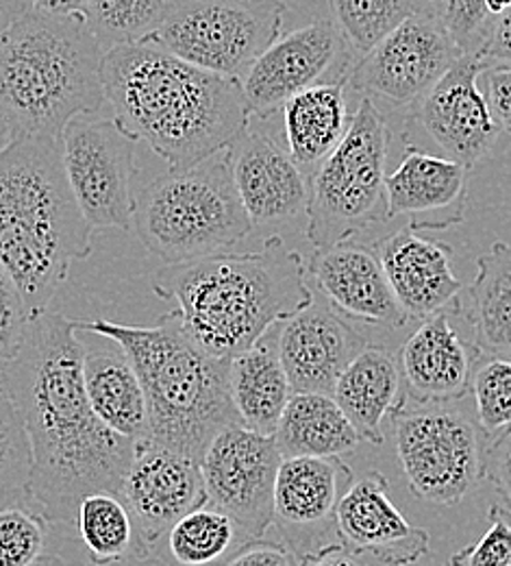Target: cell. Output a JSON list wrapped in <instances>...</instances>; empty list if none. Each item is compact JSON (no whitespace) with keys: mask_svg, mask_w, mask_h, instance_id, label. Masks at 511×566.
<instances>
[{"mask_svg":"<svg viewBox=\"0 0 511 566\" xmlns=\"http://www.w3.org/2000/svg\"><path fill=\"white\" fill-rule=\"evenodd\" d=\"M365 345L364 336L316 292L307 307L279 323V355L292 392L331 395L342 370Z\"/></svg>","mask_w":511,"mask_h":566,"instance_id":"ffe728a7","label":"cell"},{"mask_svg":"<svg viewBox=\"0 0 511 566\" xmlns=\"http://www.w3.org/2000/svg\"><path fill=\"white\" fill-rule=\"evenodd\" d=\"M464 53L425 11L412 13L347 72V83L365 98L414 107Z\"/></svg>","mask_w":511,"mask_h":566,"instance_id":"4fadbf2b","label":"cell"},{"mask_svg":"<svg viewBox=\"0 0 511 566\" xmlns=\"http://www.w3.org/2000/svg\"><path fill=\"white\" fill-rule=\"evenodd\" d=\"M486 78V101L490 105L492 118L501 132L511 136V66L494 64L483 71Z\"/></svg>","mask_w":511,"mask_h":566,"instance_id":"b9f144b4","label":"cell"},{"mask_svg":"<svg viewBox=\"0 0 511 566\" xmlns=\"http://www.w3.org/2000/svg\"><path fill=\"white\" fill-rule=\"evenodd\" d=\"M150 287L159 298L174 301L183 332L222 359L251 349L273 325L313 298L302 255L281 235L266 238L255 253L224 251L166 264Z\"/></svg>","mask_w":511,"mask_h":566,"instance_id":"3957f363","label":"cell"},{"mask_svg":"<svg viewBox=\"0 0 511 566\" xmlns=\"http://www.w3.org/2000/svg\"><path fill=\"white\" fill-rule=\"evenodd\" d=\"M351 69V46L331 20L279 35L242 76L251 118H268L305 90Z\"/></svg>","mask_w":511,"mask_h":566,"instance_id":"5bb4252c","label":"cell"},{"mask_svg":"<svg viewBox=\"0 0 511 566\" xmlns=\"http://www.w3.org/2000/svg\"><path fill=\"white\" fill-rule=\"evenodd\" d=\"M450 566H511V510L494 503L488 510V530L472 545L455 552Z\"/></svg>","mask_w":511,"mask_h":566,"instance_id":"f35d334b","label":"cell"},{"mask_svg":"<svg viewBox=\"0 0 511 566\" xmlns=\"http://www.w3.org/2000/svg\"><path fill=\"white\" fill-rule=\"evenodd\" d=\"M486 478L511 510V433L494 438L486 449Z\"/></svg>","mask_w":511,"mask_h":566,"instance_id":"7bdbcfd3","label":"cell"},{"mask_svg":"<svg viewBox=\"0 0 511 566\" xmlns=\"http://www.w3.org/2000/svg\"><path fill=\"white\" fill-rule=\"evenodd\" d=\"M105 46L85 15L31 9L0 38V116L13 136L62 140L66 125L103 109Z\"/></svg>","mask_w":511,"mask_h":566,"instance_id":"8992f818","label":"cell"},{"mask_svg":"<svg viewBox=\"0 0 511 566\" xmlns=\"http://www.w3.org/2000/svg\"><path fill=\"white\" fill-rule=\"evenodd\" d=\"M479 354L450 325V314L420 321L396 355L407 397L423 406L461 401L470 392Z\"/></svg>","mask_w":511,"mask_h":566,"instance_id":"cb8c5ba5","label":"cell"},{"mask_svg":"<svg viewBox=\"0 0 511 566\" xmlns=\"http://www.w3.org/2000/svg\"><path fill=\"white\" fill-rule=\"evenodd\" d=\"M87 566H179L174 565L170 558H161V556H155L152 549L147 554H131L123 560H116V563H109V565H94L89 563Z\"/></svg>","mask_w":511,"mask_h":566,"instance_id":"c3c4849f","label":"cell"},{"mask_svg":"<svg viewBox=\"0 0 511 566\" xmlns=\"http://www.w3.org/2000/svg\"><path fill=\"white\" fill-rule=\"evenodd\" d=\"M300 566H364L360 556L353 554L342 541L329 543L300 558Z\"/></svg>","mask_w":511,"mask_h":566,"instance_id":"f6af8a7d","label":"cell"},{"mask_svg":"<svg viewBox=\"0 0 511 566\" xmlns=\"http://www.w3.org/2000/svg\"><path fill=\"white\" fill-rule=\"evenodd\" d=\"M461 307L475 332V347L486 355H511V244L494 242L477 260V275Z\"/></svg>","mask_w":511,"mask_h":566,"instance_id":"f546056e","label":"cell"},{"mask_svg":"<svg viewBox=\"0 0 511 566\" xmlns=\"http://www.w3.org/2000/svg\"><path fill=\"white\" fill-rule=\"evenodd\" d=\"M0 388L31 447V501L49 525H76L81 499L120 495L136 440L103 423L83 384V340L73 318L44 312L26 327L15 357L0 361Z\"/></svg>","mask_w":511,"mask_h":566,"instance_id":"6da1fadb","label":"cell"},{"mask_svg":"<svg viewBox=\"0 0 511 566\" xmlns=\"http://www.w3.org/2000/svg\"><path fill=\"white\" fill-rule=\"evenodd\" d=\"M281 0H177L152 42L203 71L239 78L281 35Z\"/></svg>","mask_w":511,"mask_h":566,"instance_id":"9c48e42d","label":"cell"},{"mask_svg":"<svg viewBox=\"0 0 511 566\" xmlns=\"http://www.w3.org/2000/svg\"><path fill=\"white\" fill-rule=\"evenodd\" d=\"M470 392L479 429L488 438L511 433V355L479 354Z\"/></svg>","mask_w":511,"mask_h":566,"instance_id":"d590c367","label":"cell"},{"mask_svg":"<svg viewBox=\"0 0 511 566\" xmlns=\"http://www.w3.org/2000/svg\"><path fill=\"white\" fill-rule=\"evenodd\" d=\"M120 496L150 549L179 518L210 503L201 464L150 438L136 442Z\"/></svg>","mask_w":511,"mask_h":566,"instance_id":"e0dca14e","label":"cell"},{"mask_svg":"<svg viewBox=\"0 0 511 566\" xmlns=\"http://www.w3.org/2000/svg\"><path fill=\"white\" fill-rule=\"evenodd\" d=\"M31 501V447L22 419L0 390V510Z\"/></svg>","mask_w":511,"mask_h":566,"instance_id":"e575fe53","label":"cell"},{"mask_svg":"<svg viewBox=\"0 0 511 566\" xmlns=\"http://www.w3.org/2000/svg\"><path fill=\"white\" fill-rule=\"evenodd\" d=\"M383 271L409 321L461 314V282L453 271L450 244L418 235L414 227L374 242Z\"/></svg>","mask_w":511,"mask_h":566,"instance_id":"44dd1931","label":"cell"},{"mask_svg":"<svg viewBox=\"0 0 511 566\" xmlns=\"http://www.w3.org/2000/svg\"><path fill=\"white\" fill-rule=\"evenodd\" d=\"M251 229L233 181L228 148L185 168H168L136 199L134 231L163 264L224 253Z\"/></svg>","mask_w":511,"mask_h":566,"instance_id":"52a82bcc","label":"cell"},{"mask_svg":"<svg viewBox=\"0 0 511 566\" xmlns=\"http://www.w3.org/2000/svg\"><path fill=\"white\" fill-rule=\"evenodd\" d=\"M49 521L26 505L0 510V566H29L44 554Z\"/></svg>","mask_w":511,"mask_h":566,"instance_id":"74e56055","label":"cell"},{"mask_svg":"<svg viewBox=\"0 0 511 566\" xmlns=\"http://www.w3.org/2000/svg\"><path fill=\"white\" fill-rule=\"evenodd\" d=\"M228 159L253 227L288 220L307 208L309 181L300 164L270 134L248 125L228 146Z\"/></svg>","mask_w":511,"mask_h":566,"instance_id":"7402d4cb","label":"cell"},{"mask_svg":"<svg viewBox=\"0 0 511 566\" xmlns=\"http://www.w3.org/2000/svg\"><path fill=\"white\" fill-rule=\"evenodd\" d=\"M486 69L488 64L479 55H461L412 107L423 132L466 168L481 161L501 134L479 87Z\"/></svg>","mask_w":511,"mask_h":566,"instance_id":"9a60e30c","label":"cell"},{"mask_svg":"<svg viewBox=\"0 0 511 566\" xmlns=\"http://www.w3.org/2000/svg\"><path fill=\"white\" fill-rule=\"evenodd\" d=\"M216 566H300V558L286 543H277L259 536L237 545Z\"/></svg>","mask_w":511,"mask_h":566,"instance_id":"60d3db41","label":"cell"},{"mask_svg":"<svg viewBox=\"0 0 511 566\" xmlns=\"http://www.w3.org/2000/svg\"><path fill=\"white\" fill-rule=\"evenodd\" d=\"M390 220L407 216L409 227L450 229L464 222L468 206V168L409 144L398 168L387 175Z\"/></svg>","mask_w":511,"mask_h":566,"instance_id":"603a6c76","label":"cell"},{"mask_svg":"<svg viewBox=\"0 0 511 566\" xmlns=\"http://www.w3.org/2000/svg\"><path fill=\"white\" fill-rule=\"evenodd\" d=\"M353 484V471L340 455L284 458L275 484L273 525L298 558L329 545L338 536L336 512Z\"/></svg>","mask_w":511,"mask_h":566,"instance_id":"2e32d148","label":"cell"},{"mask_svg":"<svg viewBox=\"0 0 511 566\" xmlns=\"http://www.w3.org/2000/svg\"><path fill=\"white\" fill-rule=\"evenodd\" d=\"M29 566H71L62 556L57 554H42L38 560H33Z\"/></svg>","mask_w":511,"mask_h":566,"instance_id":"681fc988","label":"cell"},{"mask_svg":"<svg viewBox=\"0 0 511 566\" xmlns=\"http://www.w3.org/2000/svg\"><path fill=\"white\" fill-rule=\"evenodd\" d=\"M76 530L94 565H109L131 554H147L134 516L123 496L107 491L83 496L76 510Z\"/></svg>","mask_w":511,"mask_h":566,"instance_id":"4dcf8cb0","label":"cell"},{"mask_svg":"<svg viewBox=\"0 0 511 566\" xmlns=\"http://www.w3.org/2000/svg\"><path fill=\"white\" fill-rule=\"evenodd\" d=\"M483 2H486V9H488V13H490L492 18L501 15L511 4V0H483Z\"/></svg>","mask_w":511,"mask_h":566,"instance_id":"816d5d0a","label":"cell"},{"mask_svg":"<svg viewBox=\"0 0 511 566\" xmlns=\"http://www.w3.org/2000/svg\"><path fill=\"white\" fill-rule=\"evenodd\" d=\"M83 384L94 415L111 431L136 442L150 438L145 388L120 345L87 349L83 343Z\"/></svg>","mask_w":511,"mask_h":566,"instance_id":"4316f807","label":"cell"},{"mask_svg":"<svg viewBox=\"0 0 511 566\" xmlns=\"http://www.w3.org/2000/svg\"><path fill=\"white\" fill-rule=\"evenodd\" d=\"M100 74L114 118L170 168L226 150L253 120L239 78L196 69L152 40L107 49Z\"/></svg>","mask_w":511,"mask_h":566,"instance_id":"7a4b0ae2","label":"cell"},{"mask_svg":"<svg viewBox=\"0 0 511 566\" xmlns=\"http://www.w3.org/2000/svg\"><path fill=\"white\" fill-rule=\"evenodd\" d=\"M136 146L138 140L114 116L83 114L66 125L62 159L76 206L92 231L134 229Z\"/></svg>","mask_w":511,"mask_h":566,"instance_id":"8fae6325","label":"cell"},{"mask_svg":"<svg viewBox=\"0 0 511 566\" xmlns=\"http://www.w3.org/2000/svg\"><path fill=\"white\" fill-rule=\"evenodd\" d=\"M331 22L351 51L364 55L379 40L416 13V0H324Z\"/></svg>","mask_w":511,"mask_h":566,"instance_id":"836d02e7","label":"cell"},{"mask_svg":"<svg viewBox=\"0 0 511 566\" xmlns=\"http://www.w3.org/2000/svg\"><path fill=\"white\" fill-rule=\"evenodd\" d=\"M168 554L179 566H216L246 538L235 521L212 503H205L168 530Z\"/></svg>","mask_w":511,"mask_h":566,"instance_id":"1f68e13d","label":"cell"},{"mask_svg":"<svg viewBox=\"0 0 511 566\" xmlns=\"http://www.w3.org/2000/svg\"><path fill=\"white\" fill-rule=\"evenodd\" d=\"M92 253V227L76 206L62 140L20 136L0 153V269L29 318L49 312L71 266Z\"/></svg>","mask_w":511,"mask_h":566,"instance_id":"277c9868","label":"cell"},{"mask_svg":"<svg viewBox=\"0 0 511 566\" xmlns=\"http://www.w3.org/2000/svg\"><path fill=\"white\" fill-rule=\"evenodd\" d=\"M31 9H33L31 0H0V38L9 27H13Z\"/></svg>","mask_w":511,"mask_h":566,"instance_id":"bcb514c9","label":"cell"},{"mask_svg":"<svg viewBox=\"0 0 511 566\" xmlns=\"http://www.w3.org/2000/svg\"><path fill=\"white\" fill-rule=\"evenodd\" d=\"M396 455L412 495L453 507L486 478V449L466 415L429 406L396 419Z\"/></svg>","mask_w":511,"mask_h":566,"instance_id":"30bf717a","label":"cell"},{"mask_svg":"<svg viewBox=\"0 0 511 566\" xmlns=\"http://www.w3.org/2000/svg\"><path fill=\"white\" fill-rule=\"evenodd\" d=\"M416 11L434 15L464 55H479L494 18L483 0H416Z\"/></svg>","mask_w":511,"mask_h":566,"instance_id":"8d00e7d4","label":"cell"},{"mask_svg":"<svg viewBox=\"0 0 511 566\" xmlns=\"http://www.w3.org/2000/svg\"><path fill=\"white\" fill-rule=\"evenodd\" d=\"M333 399L344 410L360 440L381 444L383 423L396 419L407 403V388L396 355L365 345L333 386Z\"/></svg>","mask_w":511,"mask_h":566,"instance_id":"d4e9b609","label":"cell"},{"mask_svg":"<svg viewBox=\"0 0 511 566\" xmlns=\"http://www.w3.org/2000/svg\"><path fill=\"white\" fill-rule=\"evenodd\" d=\"M275 440L284 458H333L362 442L333 395L324 392H294Z\"/></svg>","mask_w":511,"mask_h":566,"instance_id":"f1b7e54d","label":"cell"},{"mask_svg":"<svg viewBox=\"0 0 511 566\" xmlns=\"http://www.w3.org/2000/svg\"><path fill=\"white\" fill-rule=\"evenodd\" d=\"M390 127L372 98H362L340 144L318 164L307 199V240L320 249L353 240L390 220Z\"/></svg>","mask_w":511,"mask_h":566,"instance_id":"ba28073f","label":"cell"},{"mask_svg":"<svg viewBox=\"0 0 511 566\" xmlns=\"http://www.w3.org/2000/svg\"><path fill=\"white\" fill-rule=\"evenodd\" d=\"M281 460L275 436L242 423L226 424L201 460L207 501L235 521L246 541L266 536L273 527Z\"/></svg>","mask_w":511,"mask_h":566,"instance_id":"7c38bea8","label":"cell"},{"mask_svg":"<svg viewBox=\"0 0 511 566\" xmlns=\"http://www.w3.org/2000/svg\"><path fill=\"white\" fill-rule=\"evenodd\" d=\"M305 271L318 294L344 318L392 329L412 323L387 282L376 244L347 240L320 247L305 262Z\"/></svg>","mask_w":511,"mask_h":566,"instance_id":"ac0fdd59","label":"cell"},{"mask_svg":"<svg viewBox=\"0 0 511 566\" xmlns=\"http://www.w3.org/2000/svg\"><path fill=\"white\" fill-rule=\"evenodd\" d=\"M15 140V136H13V129L9 127V123L0 116V153L11 144V142Z\"/></svg>","mask_w":511,"mask_h":566,"instance_id":"f907efd6","label":"cell"},{"mask_svg":"<svg viewBox=\"0 0 511 566\" xmlns=\"http://www.w3.org/2000/svg\"><path fill=\"white\" fill-rule=\"evenodd\" d=\"M347 76L318 83L284 105L288 153L300 166L320 164L344 138L353 114L349 112Z\"/></svg>","mask_w":511,"mask_h":566,"instance_id":"83f0119b","label":"cell"},{"mask_svg":"<svg viewBox=\"0 0 511 566\" xmlns=\"http://www.w3.org/2000/svg\"><path fill=\"white\" fill-rule=\"evenodd\" d=\"M338 538L358 556L370 554L381 565H416L432 554L429 532L414 527L390 499V482L370 471L353 482L336 512Z\"/></svg>","mask_w":511,"mask_h":566,"instance_id":"d6986e66","label":"cell"},{"mask_svg":"<svg viewBox=\"0 0 511 566\" xmlns=\"http://www.w3.org/2000/svg\"><path fill=\"white\" fill-rule=\"evenodd\" d=\"M31 318L13 280L0 269V361L20 352Z\"/></svg>","mask_w":511,"mask_h":566,"instance_id":"ab89813d","label":"cell"},{"mask_svg":"<svg viewBox=\"0 0 511 566\" xmlns=\"http://www.w3.org/2000/svg\"><path fill=\"white\" fill-rule=\"evenodd\" d=\"M35 9L49 11V13H60V15H71V13H81L85 11V0H31Z\"/></svg>","mask_w":511,"mask_h":566,"instance_id":"7dc6e473","label":"cell"},{"mask_svg":"<svg viewBox=\"0 0 511 566\" xmlns=\"http://www.w3.org/2000/svg\"><path fill=\"white\" fill-rule=\"evenodd\" d=\"M74 329L107 338L129 355L147 397L150 440L201 464L226 424L239 423L228 364L203 352L181 327L174 310L152 327L114 321H76Z\"/></svg>","mask_w":511,"mask_h":566,"instance_id":"5b68a950","label":"cell"},{"mask_svg":"<svg viewBox=\"0 0 511 566\" xmlns=\"http://www.w3.org/2000/svg\"><path fill=\"white\" fill-rule=\"evenodd\" d=\"M228 390L239 423L257 433L275 436L294 395L279 355V323L251 349L231 357Z\"/></svg>","mask_w":511,"mask_h":566,"instance_id":"484cf974","label":"cell"},{"mask_svg":"<svg viewBox=\"0 0 511 566\" xmlns=\"http://www.w3.org/2000/svg\"><path fill=\"white\" fill-rule=\"evenodd\" d=\"M0 390H2V388H0Z\"/></svg>","mask_w":511,"mask_h":566,"instance_id":"f5cc1de1","label":"cell"},{"mask_svg":"<svg viewBox=\"0 0 511 566\" xmlns=\"http://www.w3.org/2000/svg\"><path fill=\"white\" fill-rule=\"evenodd\" d=\"M479 57L488 66H494V64L511 66V4L501 15L494 18Z\"/></svg>","mask_w":511,"mask_h":566,"instance_id":"ee69618b","label":"cell"},{"mask_svg":"<svg viewBox=\"0 0 511 566\" xmlns=\"http://www.w3.org/2000/svg\"><path fill=\"white\" fill-rule=\"evenodd\" d=\"M177 0H85V22L107 49L152 40Z\"/></svg>","mask_w":511,"mask_h":566,"instance_id":"d6a6232c","label":"cell"}]
</instances>
